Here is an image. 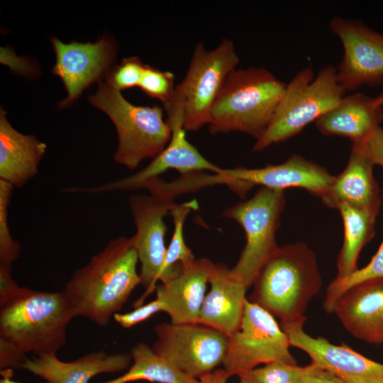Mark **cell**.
<instances>
[{"label": "cell", "mask_w": 383, "mask_h": 383, "mask_svg": "<svg viewBox=\"0 0 383 383\" xmlns=\"http://www.w3.org/2000/svg\"><path fill=\"white\" fill-rule=\"evenodd\" d=\"M383 104L361 92L344 96L331 110L316 121L324 135L348 138L352 144L365 142L380 127Z\"/></svg>", "instance_id": "cell-21"}, {"label": "cell", "mask_w": 383, "mask_h": 383, "mask_svg": "<svg viewBox=\"0 0 383 383\" xmlns=\"http://www.w3.org/2000/svg\"><path fill=\"white\" fill-rule=\"evenodd\" d=\"M201 309L199 323L228 336L240 326L248 289L225 265H216Z\"/></svg>", "instance_id": "cell-22"}, {"label": "cell", "mask_w": 383, "mask_h": 383, "mask_svg": "<svg viewBox=\"0 0 383 383\" xmlns=\"http://www.w3.org/2000/svg\"><path fill=\"white\" fill-rule=\"evenodd\" d=\"M174 78V74L170 71L145 65L138 87L146 95L161 101L165 106L173 99L176 87Z\"/></svg>", "instance_id": "cell-30"}, {"label": "cell", "mask_w": 383, "mask_h": 383, "mask_svg": "<svg viewBox=\"0 0 383 383\" xmlns=\"http://www.w3.org/2000/svg\"><path fill=\"white\" fill-rule=\"evenodd\" d=\"M13 187L0 179V263L11 266L21 252V244L11 236L8 212Z\"/></svg>", "instance_id": "cell-29"}, {"label": "cell", "mask_w": 383, "mask_h": 383, "mask_svg": "<svg viewBox=\"0 0 383 383\" xmlns=\"http://www.w3.org/2000/svg\"><path fill=\"white\" fill-rule=\"evenodd\" d=\"M0 374L2 377L0 383H18L12 379L13 376V370L5 369L1 370Z\"/></svg>", "instance_id": "cell-38"}, {"label": "cell", "mask_w": 383, "mask_h": 383, "mask_svg": "<svg viewBox=\"0 0 383 383\" xmlns=\"http://www.w3.org/2000/svg\"><path fill=\"white\" fill-rule=\"evenodd\" d=\"M40 383H48V382H40Z\"/></svg>", "instance_id": "cell-40"}, {"label": "cell", "mask_w": 383, "mask_h": 383, "mask_svg": "<svg viewBox=\"0 0 383 383\" xmlns=\"http://www.w3.org/2000/svg\"><path fill=\"white\" fill-rule=\"evenodd\" d=\"M144 67L138 57H126L109 71L104 80L120 91L138 87Z\"/></svg>", "instance_id": "cell-31"}, {"label": "cell", "mask_w": 383, "mask_h": 383, "mask_svg": "<svg viewBox=\"0 0 383 383\" xmlns=\"http://www.w3.org/2000/svg\"><path fill=\"white\" fill-rule=\"evenodd\" d=\"M216 264L206 258L179 263L176 273L155 288L156 299L174 324L199 323L201 309Z\"/></svg>", "instance_id": "cell-17"}, {"label": "cell", "mask_w": 383, "mask_h": 383, "mask_svg": "<svg viewBox=\"0 0 383 383\" xmlns=\"http://www.w3.org/2000/svg\"><path fill=\"white\" fill-rule=\"evenodd\" d=\"M228 378V374L223 369H216L199 379L202 380L204 383H227Z\"/></svg>", "instance_id": "cell-37"}, {"label": "cell", "mask_w": 383, "mask_h": 383, "mask_svg": "<svg viewBox=\"0 0 383 383\" xmlns=\"http://www.w3.org/2000/svg\"><path fill=\"white\" fill-rule=\"evenodd\" d=\"M11 266L0 263V305L7 302L22 290L12 278Z\"/></svg>", "instance_id": "cell-35"}, {"label": "cell", "mask_w": 383, "mask_h": 383, "mask_svg": "<svg viewBox=\"0 0 383 383\" xmlns=\"http://www.w3.org/2000/svg\"><path fill=\"white\" fill-rule=\"evenodd\" d=\"M131 354L91 352L77 360L64 362L56 354L27 358L22 367L48 383H89L94 377L127 370Z\"/></svg>", "instance_id": "cell-20"}, {"label": "cell", "mask_w": 383, "mask_h": 383, "mask_svg": "<svg viewBox=\"0 0 383 383\" xmlns=\"http://www.w3.org/2000/svg\"><path fill=\"white\" fill-rule=\"evenodd\" d=\"M338 210L343 222L344 237L338 261L337 278H344L357 270L360 251L374 237L376 218L373 212L341 204Z\"/></svg>", "instance_id": "cell-24"}, {"label": "cell", "mask_w": 383, "mask_h": 383, "mask_svg": "<svg viewBox=\"0 0 383 383\" xmlns=\"http://www.w3.org/2000/svg\"><path fill=\"white\" fill-rule=\"evenodd\" d=\"M374 165L360 148L352 145L348 164L321 198L323 203L331 209L346 204L378 215L382 192L373 175Z\"/></svg>", "instance_id": "cell-19"}, {"label": "cell", "mask_w": 383, "mask_h": 383, "mask_svg": "<svg viewBox=\"0 0 383 383\" xmlns=\"http://www.w3.org/2000/svg\"><path fill=\"white\" fill-rule=\"evenodd\" d=\"M89 102L113 123L118 138L113 160L129 170L145 159L155 157L171 139L172 130L160 106L134 105L105 80L98 82V89Z\"/></svg>", "instance_id": "cell-5"}, {"label": "cell", "mask_w": 383, "mask_h": 383, "mask_svg": "<svg viewBox=\"0 0 383 383\" xmlns=\"http://www.w3.org/2000/svg\"><path fill=\"white\" fill-rule=\"evenodd\" d=\"M382 198L383 199V189ZM377 278H383V240L369 264L357 269L346 277H335L330 283L326 289L324 309L328 313H332L335 301L344 292L357 284Z\"/></svg>", "instance_id": "cell-27"}, {"label": "cell", "mask_w": 383, "mask_h": 383, "mask_svg": "<svg viewBox=\"0 0 383 383\" xmlns=\"http://www.w3.org/2000/svg\"><path fill=\"white\" fill-rule=\"evenodd\" d=\"M360 148L374 165L383 167V128H378L364 143L352 144Z\"/></svg>", "instance_id": "cell-34"}, {"label": "cell", "mask_w": 383, "mask_h": 383, "mask_svg": "<svg viewBox=\"0 0 383 383\" xmlns=\"http://www.w3.org/2000/svg\"><path fill=\"white\" fill-rule=\"evenodd\" d=\"M286 86L264 67L234 70L211 110L209 131H239L257 140L268 128Z\"/></svg>", "instance_id": "cell-4"}, {"label": "cell", "mask_w": 383, "mask_h": 383, "mask_svg": "<svg viewBox=\"0 0 383 383\" xmlns=\"http://www.w3.org/2000/svg\"><path fill=\"white\" fill-rule=\"evenodd\" d=\"M332 313L353 337L383 343V278L367 280L344 292Z\"/></svg>", "instance_id": "cell-18"}, {"label": "cell", "mask_w": 383, "mask_h": 383, "mask_svg": "<svg viewBox=\"0 0 383 383\" xmlns=\"http://www.w3.org/2000/svg\"><path fill=\"white\" fill-rule=\"evenodd\" d=\"M198 208L196 200L193 199L181 204H175L170 209L174 223V232L165 257L164 264L159 281L164 283L177 272L179 263H186L196 257L187 245L184 238L183 228L186 218L192 210Z\"/></svg>", "instance_id": "cell-26"}, {"label": "cell", "mask_w": 383, "mask_h": 383, "mask_svg": "<svg viewBox=\"0 0 383 383\" xmlns=\"http://www.w3.org/2000/svg\"><path fill=\"white\" fill-rule=\"evenodd\" d=\"M336 67L328 65L315 76L306 67L287 84L273 118L252 150L260 152L296 135L333 109L345 96Z\"/></svg>", "instance_id": "cell-6"}, {"label": "cell", "mask_w": 383, "mask_h": 383, "mask_svg": "<svg viewBox=\"0 0 383 383\" xmlns=\"http://www.w3.org/2000/svg\"><path fill=\"white\" fill-rule=\"evenodd\" d=\"M331 31L340 40L343 55L337 70L345 90L383 84V33L362 21L336 16L329 23Z\"/></svg>", "instance_id": "cell-11"}, {"label": "cell", "mask_w": 383, "mask_h": 383, "mask_svg": "<svg viewBox=\"0 0 383 383\" xmlns=\"http://www.w3.org/2000/svg\"><path fill=\"white\" fill-rule=\"evenodd\" d=\"M305 321L281 323L291 346L305 352L321 367L345 383H383V364L373 361L353 349L331 343L327 339L306 333Z\"/></svg>", "instance_id": "cell-16"}, {"label": "cell", "mask_w": 383, "mask_h": 383, "mask_svg": "<svg viewBox=\"0 0 383 383\" xmlns=\"http://www.w3.org/2000/svg\"><path fill=\"white\" fill-rule=\"evenodd\" d=\"M163 312L161 303L157 299L144 305L137 306L131 311L113 316L114 321L123 328H130L152 317L154 314Z\"/></svg>", "instance_id": "cell-32"}, {"label": "cell", "mask_w": 383, "mask_h": 383, "mask_svg": "<svg viewBox=\"0 0 383 383\" xmlns=\"http://www.w3.org/2000/svg\"><path fill=\"white\" fill-rule=\"evenodd\" d=\"M148 383H154V382H148Z\"/></svg>", "instance_id": "cell-41"}, {"label": "cell", "mask_w": 383, "mask_h": 383, "mask_svg": "<svg viewBox=\"0 0 383 383\" xmlns=\"http://www.w3.org/2000/svg\"><path fill=\"white\" fill-rule=\"evenodd\" d=\"M306 367L272 362L238 374L239 383H300Z\"/></svg>", "instance_id": "cell-28"}, {"label": "cell", "mask_w": 383, "mask_h": 383, "mask_svg": "<svg viewBox=\"0 0 383 383\" xmlns=\"http://www.w3.org/2000/svg\"><path fill=\"white\" fill-rule=\"evenodd\" d=\"M253 285L250 301L279 318L281 323L305 321L306 307L322 285L316 254L304 242L278 247Z\"/></svg>", "instance_id": "cell-2"}, {"label": "cell", "mask_w": 383, "mask_h": 383, "mask_svg": "<svg viewBox=\"0 0 383 383\" xmlns=\"http://www.w3.org/2000/svg\"><path fill=\"white\" fill-rule=\"evenodd\" d=\"M290 346L287 334L274 316L246 299L240 328L228 336L223 369L231 377L275 361L296 365Z\"/></svg>", "instance_id": "cell-9"}, {"label": "cell", "mask_w": 383, "mask_h": 383, "mask_svg": "<svg viewBox=\"0 0 383 383\" xmlns=\"http://www.w3.org/2000/svg\"><path fill=\"white\" fill-rule=\"evenodd\" d=\"M300 383H345L331 372L311 362L306 366V372Z\"/></svg>", "instance_id": "cell-36"}, {"label": "cell", "mask_w": 383, "mask_h": 383, "mask_svg": "<svg viewBox=\"0 0 383 383\" xmlns=\"http://www.w3.org/2000/svg\"><path fill=\"white\" fill-rule=\"evenodd\" d=\"M138 262L132 236H120L77 270L62 290L76 316L87 318L99 326H107L141 284Z\"/></svg>", "instance_id": "cell-1"}, {"label": "cell", "mask_w": 383, "mask_h": 383, "mask_svg": "<svg viewBox=\"0 0 383 383\" xmlns=\"http://www.w3.org/2000/svg\"><path fill=\"white\" fill-rule=\"evenodd\" d=\"M131 355L133 363L124 374L99 383H130L138 380L154 383H204L182 372L170 361L156 354L145 343H136Z\"/></svg>", "instance_id": "cell-25"}, {"label": "cell", "mask_w": 383, "mask_h": 383, "mask_svg": "<svg viewBox=\"0 0 383 383\" xmlns=\"http://www.w3.org/2000/svg\"><path fill=\"white\" fill-rule=\"evenodd\" d=\"M76 317L62 291L27 287L0 305V337L24 354L54 355L67 342V328Z\"/></svg>", "instance_id": "cell-3"}, {"label": "cell", "mask_w": 383, "mask_h": 383, "mask_svg": "<svg viewBox=\"0 0 383 383\" xmlns=\"http://www.w3.org/2000/svg\"><path fill=\"white\" fill-rule=\"evenodd\" d=\"M219 184L244 197L254 186L284 190L302 188L320 199L332 184L335 176L321 165L301 155H294L278 165L259 168H221L216 173Z\"/></svg>", "instance_id": "cell-12"}, {"label": "cell", "mask_w": 383, "mask_h": 383, "mask_svg": "<svg viewBox=\"0 0 383 383\" xmlns=\"http://www.w3.org/2000/svg\"><path fill=\"white\" fill-rule=\"evenodd\" d=\"M238 62L231 40H223L211 50L197 43L184 79L176 85L172 101L164 109L172 108L181 113L186 131L200 129L208 124L216 99Z\"/></svg>", "instance_id": "cell-7"}, {"label": "cell", "mask_w": 383, "mask_h": 383, "mask_svg": "<svg viewBox=\"0 0 383 383\" xmlns=\"http://www.w3.org/2000/svg\"><path fill=\"white\" fill-rule=\"evenodd\" d=\"M284 206V190L260 187L252 197L226 209L221 214L245 231V247L231 270L248 288L279 247L276 233Z\"/></svg>", "instance_id": "cell-8"}, {"label": "cell", "mask_w": 383, "mask_h": 383, "mask_svg": "<svg viewBox=\"0 0 383 383\" xmlns=\"http://www.w3.org/2000/svg\"><path fill=\"white\" fill-rule=\"evenodd\" d=\"M47 145L34 135L17 131L0 111V179L21 188L38 173Z\"/></svg>", "instance_id": "cell-23"}, {"label": "cell", "mask_w": 383, "mask_h": 383, "mask_svg": "<svg viewBox=\"0 0 383 383\" xmlns=\"http://www.w3.org/2000/svg\"><path fill=\"white\" fill-rule=\"evenodd\" d=\"M26 355L19 351L6 339L0 337V370L22 368Z\"/></svg>", "instance_id": "cell-33"}, {"label": "cell", "mask_w": 383, "mask_h": 383, "mask_svg": "<svg viewBox=\"0 0 383 383\" xmlns=\"http://www.w3.org/2000/svg\"><path fill=\"white\" fill-rule=\"evenodd\" d=\"M376 98L377 99V100L382 103L383 104V91H382L381 93H379L377 96Z\"/></svg>", "instance_id": "cell-39"}, {"label": "cell", "mask_w": 383, "mask_h": 383, "mask_svg": "<svg viewBox=\"0 0 383 383\" xmlns=\"http://www.w3.org/2000/svg\"><path fill=\"white\" fill-rule=\"evenodd\" d=\"M128 204L136 228L132 238L140 263L141 285L145 289L137 307L155 290L159 281L167 251L164 218L176 203L155 194H137L131 196Z\"/></svg>", "instance_id": "cell-13"}, {"label": "cell", "mask_w": 383, "mask_h": 383, "mask_svg": "<svg viewBox=\"0 0 383 383\" xmlns=\"http://www.w3.org/2000/svg\"><path fill=\"white\" fill-rule=\"evenodd\" d=\"M50 40L56 55L52 71L62 79L67 93L60 107L72 104L84 89L104 79L115 66L118 48L111 37L103 36L95 43H64L55 37Z\"/></svg>", "instance_id": "cell-14"}, {"label": "cell", "mask_w": 383, "mask_h": 383, "mask_svg": "<svg viewBox=\"0 0 383 383\" xmlns=\"http://www.w3.org/2000/svg\"><path fill=\"white\" fill-rule=\"evenodd\" d=\"M152 348L189 377L199 379L222 365L228 336L200 323H162L154 328Z\"/></svg>", "instance_id": "cell-10"}, {"label": "cell", "mask_w": 383, "mask_h": 383, "mask_svg": "<svg viewBox=\"0 0 383 383\" xmlns=\"http://www.w3.org/2000/svg\"><path fill=\"white\" fill-rule=\"evenodd\" d=\"M172 130L171 139L166 148L145 168L128 177L109 183L86 188H68L67 192L99 194L113 191H132L142 189L148 179L157 177L168 170H177L181 174L210 171L217 173L221 167L205 158L191 144L186 136L183 121L179 116L167 119Z\"/></svg>", "instance_id": "cell-15"}]
</instances>
